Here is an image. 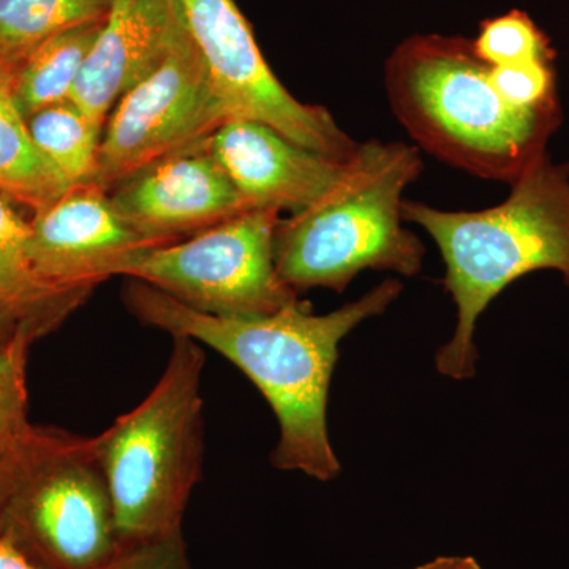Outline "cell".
Returning <instances> with one entry per match:
<instances>
[{"label": "cell", "instance_id": "1", "mask_svg": "<svg viewBox=\"0 0 569 569\" xmlns=\"http://www.w3.org/2000/svg\"><path fill=\"white\" fill-rule=\"evenodd\" d=\"M402 288L399 280H385L325 316L299 299L269 316H209L133 279L123 290V302L141 323L211 347L242 370L279 422L272 466L328 482L342 470L328 432L329 389L340 342L362 321L383 316Z\"/></svg>", "mask_w": 569, "mask_h": 569}, {"label": "cell", "instance_id": "2", "mask_svg": "<svg viewBox=\"0 0 569 569\" xmlns=\"http://www.w3.org/2000/svg\"><path fill=\"white\" fill-rule=\"evenodd\" d=\"M511 186L503 203L482 211H441L403 200V220L432 236L447 264L445 288L458 323L437 351L436 365L452 380H470L477 372L475 329L508 284L550 269L569 287V164L552 163L542 153Z\"/></svg>", "mask_w": 569, "mask_h": 569}, {"label": "cell", "instance_id": "3", "mask_svg": "<svg viewBox=\"0 0 569 569\" xmlns=\"http://www.w3.org/2000/svg\"><path fill=\"white\" fill-rule=\"evenodd\" d=\"M389 103L413 140L459 170L515 182L542 156L559 123L557 110L531 111L501 99L490 67L471 40L415 36L385 71Z\"/></svg>", "mask_w": 569, "mask_h": 569}, {"label": "cell", "instance_id": "4", "mask_svg": "<svg viewBox=\"0 0 569 569\" xmlns=\"http://www.w3.org/2000/svg\"><path fill=\"white\" fill-rule=\"evenodd\" d=\"M421 170L415 146L359 144L325 197L277 224L279 279L298 295L316 287L343 293L366 269L417 276L426 247L403 227L402 204Z\"/></svg>", "mask_w": 569, "mask_h": 569}, {"label": "cell", "instance_id": "5", "mask_svg": "<svg viewBox=\"0 0 569 569\" xmlns=\"http://www.w3.org/2000/svg\"><path fill=\"white\" fill-rule=\"evenodd\" d=\"M201 343L174 336L162 377L133 410L91 438L122 546L182 530L204 459Z\"/></svg>", "mask_w": 569, "mask_h": 569}, {"label": "cell", "instance_id": "6", "mask_svg": "<svg viewBox=\"0 0 569 569\" xmlns=\"http://www.w3.org/2000/svg\"><path fill=\"white\" fill-rule=\"evenodd\" d=\"M0 537L41 569H104L121 550L91 438L33 426L22 440Z\"/></svg>", "mask_w": 569, "mask_h": 569}, {"label": "cell", "instance_id": "7", "mask_svg": "<svg viewBox=\"0 0 569 569\" xmlns=\"http://www.w3.org/2000/svg\"><path fill=\"white\" fill-rule=\"evenodd\" d=\"M276 209H249L173 244L152 247L122 277L151 284L198 312L261 317L298 299L274 263Z\"/></svg>", "mask_w": 569, "mask_h": 569}, {"label": "cell", "instance_id": "8", "mask_svg": "<svg viewBox=\"0 0 569 569\" xmlns=\"http://www.w3.org/2000/svg\"><path fill=\"white\" fill-rule=\"evenodd\" d=\"M108 118L93 181L108 192L142 168L209 140L230 121L186 24L162 66Z\"/></svg>", "mask_w": 569, "mask_h": 569}, {"label": "cell", "instance_id": "9", "mask_svg": "<svg viewBox=\"0 0 569 569\" xmlns=\"http://www.w3.org/2000/svg\"><path fill=\"white\" fill-rule=\"evenodd\" d=\"M176 3L230 119L263 122L296 144L340 162L353 156L358 142L337 126L331 112L299 102L284 89L234 0Z\"/></svg>", "mask_w": 569, "mask_h": 569}, {"label": "cell", "instance_id": "10", "mask_svg": "<svg viewBox=\"0 0 569 569\" xmlns=\"http://www.w3.org/2000/svg\"><path fill=\"white\" fill-rule=\"evenodd\" d=\"M29 224V254L37 276L71 293L91 295L97 283L122 277L134 257L157 247L122 219L110 192L96 182L70 187L36 212Z\"/></svg>", "mask_w": 569, "mask_h": 569}, {"label": "cell", "instance_id": "11", "mask_svg": "<svg viewBox=\"0 0 569 569\" xmlns=\"http://www.w3.org/2000/svg\"><path fill=\"white\" fill-rule=\"evenodd\" d=\"M110 200L122 219L157 247L249 211L209 140L142 168L111 189Z\"/></svg>", "mask_w": 569, "mask_h": 569}, {"label": "cell", "instance_id": "12", "mask_svg": "<svg viewBox=\"0 0 569 569\" xmlns=\"http://www.w3.org/2000/svg\"><path fill=\"white\" fill-rule=\"evenodd\" d=\"M209 146L247 209L302 211L336 186L347 163L302 148L250 119L224 122L209 138Z\"/></svg>", "mask_w": 569, "mask_h": 569}, {"label": "cell", "instance_id": "13", "mask_svg": "<svg viewBox=\"0 0 569 569\" xmlns=\"http://www.w3.org/2000/svg\"><path fill=\"white\" fill-rule=\"evenodd\" d=\"M182 28L176 0H111L70 102L104 127L116 103L162 66Z\"/></svg>", "mask_w": 569, "mask_h": 569}, {"label": "cell", "instance_id": "14", "mask_svg": "<svg viewBox=\"0 0 569 569\" xmlns=\"http://www.w3.org/2000/svg\"><path fill=\"white\" fill-rule=\"evenodd\" d=\"M31 224L0 194V340L29 348L88 301L37 276L29 254Z\"/></svg>", "mask_w": 569, "mask_h": 569}, {"label": "cell", "instance_id": "15", "mask_svg": "<svg viewBox=\"0 0 569 569\" xmlns=\"http://www.w3.org/2000/svg\"><path fill=\"white\" fill-rule=\"evenodd\" d=\"M103 21L52 37L20 63L9 88L22 118H31L33 112L70 100Z\"/></svg>", "mask_w": 569, "mask_h": 569}, {"label": "cell", "instance_id": "16", "mask_svg": "<svg viewBox=\"0 0 569 569\" xmlns=\"http://www.w3.org/2000/svg\"><path fill=\"white\" fill-rule=\"evenodd\" d=\"M69 189V182L33 142L9 82L0 80V194L39 212Z\"/></svg>", "mask_w": 569, "mask_h": 569}, {"label": "cell", "instance_id": "17", "mask_svg": "<svg viewBox=\"0 0 569 569\" xmlns=\"http://www.w3.org/2000/svg\"><path fill=\"white\" fill-rule=\"evenodd\" d=\"M111 0H0V80L59 33L107 18Z\"/></svg>", "mask_w": 569, "mask_h": 569}, {"label": "cell", "instance_id": "18", "mask_svg": "<svg viewBox=\"0 0 569 569\" xmlns=\"http://www.w3.org/2000/svg\"><path fill=\"white\" fill-rule=\"evenodd\" d=\"M26 123L37 148L70 187L96 181L104 127L70 100L33 112Z\"/></svg>", "mask_w": 569, "mask_h": 569}, {"label": "cell", "instance_id": "19", "mask_svg": "<svg viewBox=\"0 0 569 569\" xmlns=\"http://www.w3.org/2000/svg\"><path fill=\"white\" fill-rule=\"evenodd\" d=\"M471 47L489 67L527 61L552 62L553 59L548 37L539 31L529 14L519 10L481 22Z\"/></svg>", "mask_w": 569, "mask_h": 569}, {"label": "cell", "instance_id": "20", "mask_svg": "<svg viewBox=\"0 0 569 569\" xmlns=\"http://www.w3.org/2000/svg\"><path fill=\"white\" fill-rule=\"evenodd\" d=\"M28 350L17 343L0 340V449L20 443L33 427L28 421Z\"/></svg>", "mask_w": 569, "mask_h": 569}, {"label": "cell", "instance_id": "21", "mask_svg": "<svg viewBox=\"0 0 569 569\" xmlns=\"http://www.w3.org/2000/svg\"><path fill=\"white\" fill-rule=\"evenodd\" d=\"M490 80L501 99L522 110H557L556 80L548 61L490 67Z\"/></svg>", "mask_w": 569, "mask_h": 569}, {"label": "cell", "instance_id": "22", "mask_svg": "<svg viewBox=\"0 0 569 569\" xmlns=\"http://www.w3.org/2000/svg\"><path fill=\"white\" fill-rule=\"evenodd\" d=\"M104 569H193L182 530L122 546Z\"/></svg>", "mask_w": 569, "mask_h": 569}, {"label": "cell", "instance_id": "23", "mask_svg": "<svg viewBox=\"0 0 569 569\" xmlns=\"http://www.w3.org/2000/svg\"><path fill=\"white\" fill-rule=\"evenodd\" d=\"M22 440L14 447L0 449V518H2L3 507H6L7 497L10 493L11 482H13L14 467H17L18 451H20Z\"/></svg>", "mask_w": 569, "mask_h": 569}, {"label": "cell", "instance_id": "24", "mask_svg": "<svg viewBox=\"0 0 569 569\" xmlns=\"http://www.w3.org/2000/svg\"><path fill=\"white\" fill-rule=\"evenodd\" d=\"M0 569H41L10 541L0 537Z\"/></svg>", "mask_w": 569, "mask_h": 569}, {"label": "cell", "instance_id": "25", "mask_svg": "<svg viewBox=\"0 0 569 569\" xmlns=\"http://www.w3.org/2000/svg\"><path fill=\"white\" fill-rule=\"evenodd\" d=\"M411 569H482L473 557H437Z\"/></svg>", "mask_w": 569, "mask_h": 569}]
</instances>
